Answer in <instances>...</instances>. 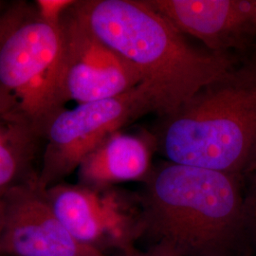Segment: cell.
I'll return each instance as SVG.
<instances>
[{"label": "cell", "instance_id": "obj_9", "mask_svg": "<svg viewBox=\"0 0 256 256\" xmlns=\"http://www.w3.org/2000/svg\"><path fill=\"white\" fill-rule=\"evenodd\" d=\"M182 34L200 40L209 52L230 54L256 39L250 0H147Z\"/></svg>", "mask_w": 256, "mask_h": 256}, {"label": "cell", "instance_id": "obj_15", "mask_svg": "<svg viewBox=\"0 0 256 256\" xmlns=\"http://www.w3.org/2000/svg\"><path fill=\"white\" fill-rule=\"evenodd\" d=\"M250 3L252 18L254 27H256V0H250Z\"/></svg>", "mask_w": 256, "mask_h": 256}, {"label": "cell", "instance_id": "obj_2", "mask_svg": "<svg viewBox=\"0 0 256 256\" xmlns=\"http://www.w3.org/2000/svg\"><path fill=\"white\" fill-rule=\"evenodd\" d=\"M72 10L94 36L140 70L158 95L160 117L236 66L230 54L191 46L147 0L75 1Z\"/></svg>", "mask_w": 256, "mask_h": 256}, {"label": "cell", "instance_id": "obj_12", "mask_svg": "<svg viewBox=\"0 0 256 256\" xmlns=\"http://www.w3.org/2000/svg\"><path fill=\"white\" fill-rule=\"evenodd\" d=\"M243 234L246 256H256V169L244 182Z\"/></svg>", "mask_w": 256, "mask_h": 256}, {"label": "cell", "instance_id": "obj_8", "mask_svg": "<svg viewBox=\"0 0 256 256\" xmlns=\"http://www.w3.org/2000/svg\"><path fill=\"white\" fill-rule=\"evenodd\" d=\"M36 178L2 198L0 256H106L75 240L56 218Z\"/></svg>", "mask_w": 256, "mask_h": 256}, {"label": "cell", "instance_id": "obj_6", "mask_svg": "<svg viewBox=\"0 0 256 256\" xmlns=\"http://www.w3.org/2000/svg\"><path fill=\"white\" fill-rule=\"evenodd\" d=\"M56 218L79 243L113 256L140 238V209L133 210L117 192L80 184L58 183L44 191Z\"/></svg>", "mask_w": 256, "mask_h": 256}, {"label": "cell", "instance_id": "obj_17", "mask_svg": "<svg viewBox=\"0 0 256 256\" xmlns=\"http://www.w3.org/2000/svg\"><path fill=\"white\" fill-rule=\"evenodd\" d=\"M5 7H6V4H4L2 1H0V16H1L2 12L5 9Z\"/></svg>", "mask_w": 256, "mask_h": 256}, {"label": "cell", "instance_id": "obj_13", "mask_svg": "<svg viewBox=\"0 0 256 256\" xmlns=\"http://www.w3.org/2000/svg\"><path fill=\"white\" fill-rule=\"evenodd\" d=\"M75 1L70 0H37L34 2L38 14L46 22L59 26L64 14L70 9Z\"/></svg>", "mask_w": 256, "mask_h": 256}, {"label": "cell", "instance_id": "obj_11", "mask_svg": "<svg viewBox=\"0 0 256 256\" xmlns=\"http://www.w3.org/2000/svg\"><path fill=\"white\" fill-rule=\"evenodd\" d=\"M37 136L30 128L0 112V202L27 178Z\"/></svg>", "mask_w": 256, "mask_h": 256}, {"label": "cell", "instance_id": "obj_1", "mask_svg": "<svg viewBox=\"0 0 256 256\" xmlns=\"http://www.w3.org/2000/svg\"><path fill=\"white\" fill-rule=\"evenodd\" d=\"M142 184L140 238L149 247L178 256H246L241 180L167 162Z\"/></svg>", "mask_w": 256, "mask_h": 256}, {"label": "cell", "instance_id": "obj_14", "mask_svg": "<svg viewBox=\"0 0 256 256\" xmlns=\"http://www.w3.org/2000/svg\"><path fill=\"white\" fill-rule=\"evenodd\" d=\"M113 256H178L166 250L164 248L158 247H149L146 250H140L137 248H128L124 252H122Z\"/></svg>", "mask_w": 256, "mask_h": 256}, {"label": "cell", "instance_id": "obj_7", "mask_svg": "<svg viewBox=\"0 0 256 256\" xmlns=\"http://www.w3.org/2000/svg\"><path fill=\"white\" fill-rule=\"evenodd\" d=\"M72 8L62 19V104L70 101L79 104L117 97L144 82L137 68L94 36L75 16Z\"/></svg>", "mask_w": 256, "mask_h": 256}, {"label": "cell", "instance_id": "obj_4", "mask_svg": "<svg viewBox=\"0 0 256 256\" xmlns=\"http://www.w3.org/2000/svg\"><path fill=\"white\" fill-rule=\"evenodd\" d=\"M64 32L38 14L34 4L14 3L0 16V110L43 137L64 108L60 77Z\"/></svg>", "mask_w": 256, "mask_h": 256}, {"label": "cell", "instance_id": "obj_18", "mask_svg": "<svg viewBox=\"0 0 256 256\" xmlns=\"http://www.w3.org/2000/svg\"><path fill=\"white\" fill-rule=\"evenodd\" d=\"M0 112H2V111H1V110H0ZM2 113H3V112H2Z\"/></svg>", "mask_w": 256, "mask_h": 256}, {"label": "cell", "instance_id": "obj_5", "mask_svg": "<svg viewBox=\"0 0 256 256\" xmlns=\"http://www.w3.org/2000/svg\"><path fill=\"white\" fill-rule=\"evenodd\" d=\"M162 108L150 84L142 82L117 97L60 110L48 122L43 162L36 183L45 191L79 168L84 158L128 124Z\"/></svg>", "mask_w": 256, "mask_h": 256}, {"label": "cell", "instance_id": "obj_10", "mask_svg": "<svg viewBox=\"0 0 256 256\" xmlns=\"http://www.w3.org/2000/svg\"><path fill=\"white\" fill-rule=\"evenodd\" d=\"M155 138L117 131L86 156L78 170L79 184L92 190L126 182H144L151 173Z\"/></svg>", "mask_w": 256, "mask_h": 256}, {"label": "cell", "instance_id": "obj_3", "mask_svg": "<svg viewBox=\"0 0 256 256\" xmlns=\"http://www.w3.org/2000/svg\"><path fill=\"white\" fill-rule=\"evenodd\" d=\"M153 134L167 162L230 174L256 169V59L204 86Z\"/></svg>", "mask_w": 256, "mask_h": 256}, {"label": "cell", "instance_id": "obj_16", "mask_svg": "<svg viewBox=\"0 0 256 256\" xmlns=\"http://www.w3.org/2000/svg\"><path fill=\"white\" fill-rule=\"evenodd\" d=\"M3 228V210H2V205L0 202V236H1V232Z\"/></svg>", "mask_w": 256, "mask_h": 256}]
</instances>
